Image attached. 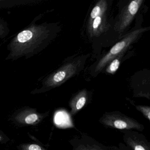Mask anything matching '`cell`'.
Here are the masks:
<instances>
[{
    "label": "cell",
    "instance_id": "3",
    "mask_svg": "<svg viewBox=\"0 0 150 150\" xmlns=\"http://www.w3.org/2000/svg\"><path fill=\"white\" fill-rule=\"evenodd\" d=\"M143 0H134L130 1L122 10L118 21L115 25L117 32L122 33L129 26L140 8Z\"/></svg>",
    "mask_w": 150,
    "mask_h": 150
},
{
    "label": "cell",
    "instance_id": "4",
    "mask_svg": "<svg viewBox=\"0 0 150 150\" xmlns=\"http://www.w3.org/2000/svg\"><path fill=\"white\" fill-rule=\"evenodd\" d=\"M124 140L132 150H150V143L143 134L131 131L125 132Z\"/></svg>",
    "mask_w": 150,
    "mask_h": 150
},
{
    "label": "cell",
    "instance_id": "1",
    "mask_svg": "<svg viewBox=\"0 0 150 150\" xmlns=\"http://www.w3.org/2000/svg\"><path fill=\"white\" fill-rule=\"evenodd\" d=\"M99 122L104 126L118 129H136L142 132L144 129L143 124L119 111L106 112Z\"/></svg>",
    "mask_w": 150,
    "mask_h": 150
},
{
    "label": "cell",
    "instance_id": "2",
    "mask_svg": "<svg viewBox=\"0 0 150 150\" xmlns=\"http://www.w3.org/2000/svg\"><path fill=\"white\" fill-rule=\"evenodd\" d=\"M146 30V28H142L128 33L120 42L115 45L110 50L100 59L96 67V71H100L114 59L123 53L130 45Z\"/></svg>",
    "mask_w": 150,
    "mask_h": 150
},
{
    "label": "cell",
    "instance_id": "6",
    "mask_svg": "<svg viewBox=\"0 0 150 150\" xmlns=\"http://www.w3.org/2000/svg\"><path fill=\"white\" fill-rule=\"evenodd\" d=\"M88 98L87 92L85 89L79 91L70 100L69 105L71 108L70 115H75L86 104Z\"/></svg>",
    "mask_w": 150,
    "mask_h": 150
},
{
    "label": "cell",
    "instance_id": "8",
    "mask_svg": "<svg viewBox=\"0 0 150 150\" xmlns=\"http://www.w3.org/2000/svg\"><path fill=\"white\" fill-rule=\"evenodd\" d=\"M107 8H108V4L106 1L100 0L98 1L90 13L88 24L90 23L94 18L99 15L100 14L103 12H106Z\"/></svg>",
    "mask_w": 150,
    "mask_h": 150
},
{
    "label": "cell",
    "instance_id": "14",
    "mask_svg": "<svg viewBox=\"0 0 150 150\" xmlns=\"http://www.w3.org/2000/svg\"><path fill=\"white\" fill-rule=\"evenodd\" d=\"M29 150H42V149L38 145L31 144L29 147Z\"/></svg>",
    "mask_w": 150,
    "mask_h": 150
},
{
    "label": "cell",
    "instance_id": "5",
    "mask_svg": "<svg viewBox=\"0 0 150 150\" xmlns=\"http://www.w3.org/2000/svg\"><path fill=\"white\" fill-rule=\"evenodd\" d=\"M79 63L72 62L64 66L52 76V82L54 85H59L65 82L75 74L78 70Z\"/></svg>",
    "mask_w": 150,
    "mask_h": 150
},
{
    "label": "cell",
    "instance_id": "10",
    "mask_svg": "<svg viewBox=\"0 0 150 150\" xmlns=\"http://www.w3.org/2000/svg\"><path fill=\"white\" fill-rule=\"evenodd\" d=\"M74 150H105L100 146L89 144L87 143H79L74 146Z\"/></svg>",
    "mask_w": 150,
    "mask_h": 150
},
{
    "label": "cell",
    "instance_id": "11",
    "mask_svg": "<svg viewBox=\"0 0 150 150\" xmlns=\"http://www.w3.org/2000/svg\"><path fill=\"white\" fill-rule=\"evenodd\" d=\"M33 37V33L28 30H24L18 34L17 40L20 43H25Z\"/></svg>",
    "mask_w": 150,
    "mask_h": 150
},
{
    "label": "cell",
    "instance_id": "7",
    "mask_svg": "<svg viewBox=\"0 0 150 150\" xmlns=\"http://www.w3.org/2000/svg\"><path fill=\"white\" fill-rule=\"evenodd\" d=\"M106 12L100 14L88 24V31L90 36H98L104 31L106 25Z\"/></svg>",
    "mask_w": 150,
    "mask_h": 150
},
{
    "label": "cell",
    "instance_id": "12",
    "mask_svg": "<svg viewBox=\"0 0 150 150\" xmlns=\"http://www.w3.org/2000/svg\"><path fill=\"white\" fill-rule=\"evenodd\" d=\"M135 108L137 110L141 112L146 119L150 121V107L149 106L137 105L135 106Z\"/></svg>",
    "mask_w": 150,
    "mask_h": 150
},
{
    "label": "cell",
    "instance_id": "13",
    "mask_svg": "<svg viewBox=\"0 0 150 150\" xmlns=\"http://www.w3.org/2000/svg\"><path fill=\"white\" fill-rule=\"evenodd\" d=\"M38 119L37 115L35 114H31L25 118V122L27 124H30L35 122Z\"/></svg>",
    "mask_w": 150,
    "mask_h": 150
},
{
    "label": "cell",
    "instance_id": "9",
    "mask_svg": "<svg viewBox=\"0 0 150 150\" xmlns=\"http://www.w3.org/2000/svg\"><path fill=\"white\" fill-rule=\"evenodd\" d=\"M122 57V54H120L109 63L108 66L106 70L107 73L110 74H114L116 72L119 68Z\"/></svg>",
    "mask_w": 150,
    "mask_h": 150
}]
</instances>
